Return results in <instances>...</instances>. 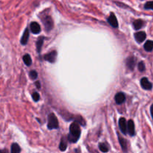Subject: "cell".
Returning a JSON list of instances; mask_svg holds the SVG:
<instances>
[{"instance_id": "6da1fadb", "label": "cell", "mask_w": 153, "mask_h": 153, "mask_svg": "<svg viewBox=\"0 0 153 153\" xmlns=\"http://www.w3.org/2000/svg\"><path fill=\"white\" fill-rule=\"evenodd\" d=\"M81 135L80 123L77 121L72 123L70 126V134H68L67 139L71 143H76Z\"/></svg>"}, {"instance_id": "7a4b0ae2", "label": "cell", "mask_w": 153, "mask_h": 153, "mask_svg": "<svg viewBox=\"0 0 153 153\" xmlns=\"http://www.w3.org/2000/svg\"><path fill=\"white\" fill-rule=\"evenodd\" d=\"M59 128V124L57 117L54 114H50L48 116V128L50 130Z\"/></svg>"}, {"instance_id": "3957f363", "label": "cell", "mask_w": 153, "mask_h": 153, "mask_svg": "<svg viewBox=\"0 0 153 153\" xmlns=\"http://www.w3.org/2000/svg\"><path fill=\"white\" fill-rule=\"evenodd\" d=\"M43 22L44 24L46 31H49L50 30H52V28H53V21L50 16H46L44 19H43Z\"/></svg>"}, {"instance_id": "277c9868", "label": "cell", "mask_w": 153, "mask_h": 153, "mask_svg": "<svg viewBox=\"0 0 153 153\" xmlns=\"http://www.w3.org/2000/svg\"><path fill=\"white\" fill-rule=\"evenodd\" d=\"M119 126L120 128L121 131L123 134H126L128 133V123L126 122V119L124 117H121L119 120Z\"/></svg>"}, {"instance_id": "5b68a950", "label": "cell", "mask_w": 153, "mask_h": 153, "mask_svg": "<svg viewBox=\"0 0 153 153\" xmlns=\"http://www.w3.org/2000/svg\"><path fill=\"white\" fill-rule=\"evenodd\" d=\"M43 58H44V60L52 64V63L55 62V60H56L57 58V52L56 51H52V52L45 55Z\"/></svg>"}, {"instance_id": "8992f818", "label": "cell", "mask_w": 153, "mask_h": 153, "mask_svg": "<svg viewBox=\"0 0 153 153\" xmlns=\"http://www.w3.org/2000/svg\"><path fill=\"white\" fill-rule=\"evenodd\" d=\"M146 34L144 31H138L134 34V38L137 43H142L146 40Z\"/></svg>"}, {"instance_id": "52a82bcc", "label": "cell", "mask_w": 153, "mask_h": 153, "mask_svg": "<svg viewBox=\"0 0 153 153\" xmlns=\"http://www.w3.org/2000/svg\"><path fill=\"white\" fill-rule=\"evenodd\" d=\"M108 21L109 24H110L113 28H118L117 19L116 16H115V14L114 13H111L110 16H109L108 19Z\"/></svg>"}, {"instance_id": "ba28073f", "label": "cell", "mask_w": 153, "mask_h": 153, "mask_svg": "<svg viewBox=\"0 0 153 153\" xmlns=\"http://www.w3.org/2000/svg\"><path fill=\"white\" fill-rule=\"evenodd\" d=\"M126 67L129 69L130 70H133L134 68V66L136 64L135 58L134 57H128V58L126 61Z\"/></svg>"}, {"instance_id": "9c48e42d", "label": "cell", "mask_w": 153, "mask_h": 153, "mask_svg": "<svg viewBox=\"0 0 153 153\" xmlns=\"http://www.w3.org/2000/svg\"><path fill=\"white\" fill-rule=\"evenodd\" d=\"M140 85L144 90H151L152 88V83L146 78H143L140 80Z\"/></svg>"}, {"instance_id": "30bf717a", "label": "cell", "mask_w": 153, "mask_h": 153, "mask_svg": "<svg viewBox=\"0 0 153 153\" xmlns=\"http://www.w3.org/2000/svg\"><path fill=\"white\" fill-rule=\"evenodd\" d=\"M30 28H31V31L33 34H39L41 31V28H40V25L37 23V22H32L30 25Z\"/></svg>"}, {"instance_id": "8fae6325", "label": "cell", "mask_w": 153, "mask_h": 153, "mask_svg": "<svg viewBox=\"0 0 153 153\" xmlns=\"http://www.w3.org/2000/svg\"><path fill=\"white\" fill-rule=\"evenodd\" d=\"M126 100V96L123 93H117L115 96V101H116V103L118 105L123 104V103L125 102Z\"/></svg>"}, {"instance_id": "7c38bea8", "label": "cell", "mask_w": 153, "mask_h": 153, "mask_svg": "<svg viewBox=\"0 0 153 153\" xmlns=\"http://www.w3.org/2000/svg\"><path fill=\"white\" fill-rule=\"evenodd\" d=\"M128 133L130 136H134L135 134V129H134V124L133 120H130L128 121Z\"/></svg>"}, {"instance_id": "4fadbf2b", "label": "cell", "mask_w": 153, "mask_h": 153, "mask_svg": "<svg viewBox=\"0 0 153 153\" xmlns=\"http://www.w3.org/2000/svg\"><path fill=\"white\" fill-rule=\"evenodd\" d=\"M28 38H29V31H28V28H25V31H24L23 34L22 36V38H21V44L22 45H26V43H28Z\"/></svg>"}, {"instance_id": "5bb4252c", "label": "cell", "mask_w": 153, "mask_h": 153, "mask_svg": "<svg viewBox=\"0 0 153 153\" xmlns=\"http://www.w3.org/2000/svg\"><path fill=\"white\" fill-rule=\"evenodd\" d=\"M67 139H66L65 137H62L61 138V142H60V144H59V149L60 150L64 152L67 149Z\"/></svg>"}, {"instance_id": "9a60e30c", "label": "cell", "mask_w": 153, "mask_h": 153, "mask_svg": "<svg viewBox=\"0 0 153 153\" xmlns=\"http://www.w3.org/2000/svg\"><path fill=\"white\" fill-rule=\"evenodd\" d=\"M44 37H39L38 40H37V43H36V46H37V51L38 53H40V51H41L42 46L43 44V41H44Z\"/></svg>"}, {"instance_id": "2e32d148", "label": "cell", "mask_w": 153, "mask_h": 153, "mask_svg": "<svg viewBox=\"0 0 153 153\" xmlns=\"http://www.w3.org/2000/svg\"><path fill=\"white\" fill-rule=\"evenodd\" d=\"M119 142H120V144L121 148H122L123 151L124 152H127V142H126V140L124 138H123V137H119Z\"/></svg>"}, {"instance_id": "e0dca14e", "label": "cell", "mask_w": 153, "mask_h": 153, "mask_svg": "<svg viewBox=\"0 0 153 153\" xmlns=\"http://www.w3.org/2000/svg\"><path fill=\"white\" fill-rule=\"evenodd\" d=\"M144 49L146 52H151L153 50V41L147 40L144 44Z\"/></svg>"}, {"instance_id": "ac0fdd59", "label": "cell", "mask_w": 153, "mask_h": 153, "mask_svg": "<svg viewBox=\"0 0 153 153\" xmlns=\"http://www.w3.org/2000/svg\"><path fill=\"white\" fill-rule=\"evenodd\" d=\"M143 22L141 19H137V20L134 21L133 22V26H134V29L135 30H139L143 27Z\"/></svg>"}, {"instance_id": "d6986e66", "label": "cell", "mask_w": 153, "mask_h": 153, "mask_svg": "<svg viewBox=\"0 0 153 153\" xmlns=\"http://www.w3.org/2000/svg\"><path fill=\"white\" fill-rule=\"evenodd\" d=\"M21 149L20 146L17 144V143H14L11 145L10 147V152L11 153H20Z\"/></svg>"}, {"instance_id": "ffe728a7", "label": "cell", "mask_w": 153, "mask_h": 153, "mask_svg": "<svg viewBox=\"0 0 153 153\" xmlns=\"http://www.w3.org/2000/svg\"><path fill=\"white\" fill-rule=\"evenodd\" d=\"M22 59H23L24 63L26 64V66H31V64H32V61H31V56H30L29 55H28V54L24 55Z\"/></svg>"}, {"instance_id": "44dd1931", "label": "cell", "mask_w": 153, "mask_h": 153, "mask_svg": "<svg viewBox=\"0 0 153 153\" xmlns=\"http://www.w3.org/2000/svg\"><path fill=\"white\" fill-rule=\"evenodd\" d=\"M99 149H100V150L102 151V152H108L109 150L108 146L104 143H101L99 144Z\"/></svg>"}, {"instance_id": "7402d4cb", "label": "cell", "mask_w": 153, "mask_h": 153, "mask_svg": "<svg viewBox=\"0 0 153 153\" xmlns=\"http://www.w3.org/2000/svg\"><path fill=\"white\" fill-rule=\"evenodd\" d=\"M37 76H38V74H37V71H35V70H31L29 73V76L32 80H35L37 78Z\"/></svg>"}, {"instance_id": "603a6c76", "label": "cell", "mask_w": 153, "mask_h": 153, "mask_svg": "<svg viewBox=\"0 0 153 153\" xmlns=\"http://www.w3.org/2000/svg\"><path fill=\"white\" fill-rule=\"evenodd\" d=\"M137 68H138V70H140V72L145 71V70H146V67H145L144 63H143V61H140V62L138 64V65H137Z\"/></svg>"}, {"instance_id": "cb8c5ba5", "label": "cell", "mask_w": 153, "mask_h": 153, "mask_svg": "<svg viewBox=\"0 0 153 153\" xmlns=\"http://www.w3.org/2000/svg\"><path fill=\"white\" fill-rule=\"evenodd\" d=\"M145 9H151L153 10V1H147L144 5Z\"/></svg>"}, {"instance_id": "d4e9b609", "label": "cell", "mask_w": 153, "mask_h": 153, "mask_svg": "<svg viewBox=\"0 0 153 153\" xmlns=\"http://www.w3.org/2000/svg\"><path fill=\"white\" fill-rule=\"evenodd\" d=\"M32 99H33V100H34V102L39 101V100H40V95H39V94H38V93H37V92L33 93Z\"/></svg>"}, {"instance_id": "484cf974", "label": "cell", "mask_w": 153, "mask_h": 153, "mask_svg": "<svg viewBox=\"0 0 153 153\" xmlns=\"http://www.w3.org/2000/svg\"><path fill=\"white\" fill-rule=\"evenodd\" d=\"M35 85H36V87H37V89H40V82H35Z\"/></svg>"}, {"instance_id": "4316f807", "label": "cell", "mask_w": 153, "mask_h": 153, "mask_svg": "<svg viewBox=\"0 0 153 153\" xmlns=\"http://www.w3.org/2000/svg\"><path fill=\"white\" fill-rule=\"evenodd\" d=\"M0 153H8V151L6 149H1V152Z\"/></svg>"}, {"instance_id": "83f0119b", "label": "cell", "mask_w": 153, "mask_h": 153, "mask_svg": "<svg viewBox=\"0 0 153 153\" xmlns=\"http://www.w3.org/2000/svg\"><path fill=\"white\" fill-rule=\"evenodd\" d=\"M150 111H151V114H152V118H153V104H152V105L151 106Z\"/></svg>"}]
</instances>
